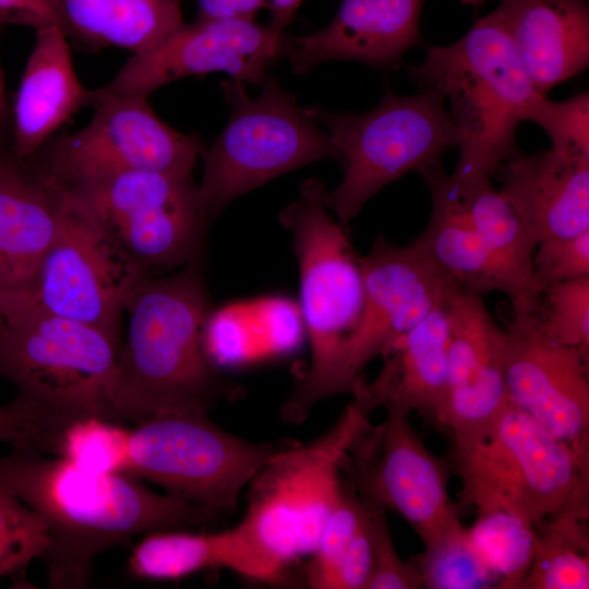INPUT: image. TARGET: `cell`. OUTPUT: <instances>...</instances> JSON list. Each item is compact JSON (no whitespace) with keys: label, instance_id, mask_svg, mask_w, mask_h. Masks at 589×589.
<instances>
[{"label":"cell","instance_id":"1","mask_svg":"<svg viewBox=\"0 0 589 589\" xmlns=\"http://www.w3.org/2000/svg\"><path fill=\"white\" fill-rule=\"evenodd\" d=\"M0 485L38 513L49 543L41 556L48 587L82 589L101 552L137 534L194 529L219 514L170 494H159L128 473H94L64 457L14 448L0 457Z\"/></svg>","mask_w":589,"mask_h":589},{"label":"cell","instance_id":"2","mask_svg":"<svg viewBox=\"0 0 589 589\" xmlns=\"http://www.w3.org/2000/svg\"><path fill=\"white\" fill-rule=\"evenodd\" d=\"M120 345L116 421L206 413L241 388L227 381L204 347L211 314L200 260L167 277L145 276L128 297Z\"/></svg>","mask_w":589,"mask_h":589},{"label":"cell","instance_id":"3","mask_svg":"<svg viewBox=\"0 0 589 589\" xmlns=\"http://www.w3.org/2000/svg\"><path fill=\"white\" fill-rule=\"evenodd\" d=\"M425 88L440 89L459 142L450 178L462 192L491 182L498 166L514 156L516 132L537 91L508 34L493 12L477 20L457 41L426 49L411 69Z\"/></svg>","mask_w":589,"mask_h":589},{"label":"cell","instance_id":"4","mask_svg":"<svg viewBox=\"0 0 589 589\" xmlns=\"http://www.w3.org/2000/svg\"><path fill=\"white\" fill-rule=\"evenodd\" d=\"M0 297L5 315L0 376L38 410L57 438L80 418L116 421L121 340L11 293Z\"/></svg>","mask_w":589,"mask_h":589},{"label":"cell","instance_id":"5","mask_svg":"<svg viewBox=\"0 0 589 589\" xmlns=\"http://www.w3.org/2000/svg\"><path fill=\"white\" fill-rule=\"evenodd\" d=\"M459 506L504 512L534 527L565 516L588 518L589 470L537 421L508 404L482 438L452 444Z\"/></svg>","mask_w":589,"mask_h":589},{"label":"cell","instance_id":"6","mask_svg":"<svg viewBox=\"0 0 589 589\" xmlns=\"http://www.w3.org/2000/svg\"><path fill=\"white\" fill-rule=\"evenodd\" d=\"M326 193L320 179H308L298 199L278 216L292 236L301 311L311 346V364L281 408V418L289 423L302 422L318 400L332 396L337 353L363 303L360 257L347 228L329 216Z\"/></svg>","mask_w":589,"mask_h":589},{"label":"cell","instance_id":"7","mask_svg":"<svg viewBox=\"0 0 589 589\" xmlns=\"http://www.w3.org/2000/svg\"><path fill=\"white\" fill-rule=\"evenodd\" d=\"M370 412L353 398L328 431L306 444L292 441L250 480L238 525L284 579L290 564L314 552L340 493L345 457Z\"/></svg>","mask_w":589,"mask_h":589},{"label":"cell","instance_id":"8","mask_svg":"<svg viewBox=\"0 0 589 589\" xmlns=\"http://www.w3.org/2000/svg\"><path fill=\"white\" fill-rule=\"evenodd\" d=\"M305 111L326 128L337 149L344 176L327 191L325 204L346 228L380 190L408 172L442 165L443 154L459 142L437 88L413 96L386 93L364 113L332 112L317 106Z\"/></svg>","mask_w":589,"mask_h":589},{"label":"cell","instance_id":"9","mask_svg":"<svg viewBox=\"0 0 589 589\" xmlns=\"http://www.w3.org/2000/svg\"><path fill=\"white\" fill-rule=\"evenodd\" d=\"M221 86L230 117L202 154L204 172L197 185L208 219L235 199L290 170L323 159L339 161L328 133L273 76L265 79L255 97L248 95L241 81L231 79Z\"/></svg>","mask_w":589,"mask_h":589},{"label":"cell","instance_id":"10","mask_svg":"<svg viewBox=\"0 0 589 589\" xmlns=\"http://www.w3.org/2000/svg\"><path fill=\"white\" fill-rule=\"evenodd\" d=\"M291 442H249L206 413L163 414L130 430L128 473L221 515L237 509L256 471Z\"/></svg>","mask_w":589,"mask_h":589},{"label":"cell","instance_id":"11","mask_svg":"<svg viewBox=\"0 0 589 589\" xmlns=\"http://www.w3.org/2000/svg\"><path fill=\"white\" fill-rule=\"evenodd\" d=\"M62 187L86 204L147 273L201 260L208 218L191 175L129 169Z\"/></svg>","mask_w":589,"mask_h":589},{"label":"cell","instance_id":"12","mask_svg":"<svg viewBox=\"0 0 589 589\" xmlns=\"http://www.w3.org/2000/svg\"><path fill=\"white\" fill-rule=\"evenodd\" d=\"M62 189L59 226L34 277L26 286L3 292L121 340L125 301L147 272L121 249L82 200Z\"/></svg>","mask_w":589,"mask_h":589},{"label":"cell","instance_id":"13","mask_svg":"<svg viewBox=\"0 0 589 589\" xmlns=\"http://www.w3.org/2000/svg\"><path fill=\"white\" fill-rule=\"evenodd\" d=\"M351 443L342 472L365 505L401 516L426 548L461 525L448 493V459L433 455L409 420L387 410Z\"/></svg>","mask_w":589,"mask_h":589},{"label":"cell","instance_id":"14","mask_svg":"<svg viewBox=\"0 0 589 589\" xmlns=\"http://www.w3.org/2000/svg\"><path fill=\"white\" fill-rule=\"evenodd\" d=\"M95 112L81 131L46 144L31 159L59 184L129 169L191 175L204 152L194 134L161 121L146 97L94 91Z\"/></svg>","mask_w":589,"mask_h":589},{"label":"cell","instance_id":"15","mask_svg":"<svg viewBox=\"0 0 589 589\" xmlns=\"http://www.w3.org/2000/svg\"><path fill=\"white\" fill-rule=\"evenodd\" d=\"M363 303L353 329L337 353L332 395H354L365 366L397 339L446 304L458 287L410 243L383 235L360 257Z\"/></svg>","mask_w":589,"mask_h":589},{"label":"cell","instance_id":"16","mask_svg":"<svg viewBox=\"0 0 589 589\" xmlns=\"http://www.w3.org/2000/svg\"><path fill=\"white\" fill-rule=\"evenodd\" d=\"M589 351L549 337L537 313H513L504 328L509 404L563 442L589 470Z\"/></svg>","mask_w":589,"mask_h":589},{"label":"cell","instance_id":"17","mask_svg":"<svg viewBox=\"0 0 589 589\" xmlns=\"http://www.w3.org/2000/svg\"><path fill=\"white\" fill-rule=\"evenodd\" d=\"M288 39L285 32L251 17L197 19L183 23L156 48L134 55L100 91L147 97L178 79L218 71L262 84L268 65L285 56Z\"/></svg>","mask_w":589,"mask_h":589},{"label":"cell","instance_id":"18","mask_svg":"<svg viewBox=\"0 0 589 589\" xmlns=\"http://www.w3.org/2000/svg\"><path fill=\"white\" fill-rule=\"evenodd\" d=\"M447 316L444 430L452 444L482 438L509 404L503 372L504 328L482 296L456 289Z\"/></svg>","mask_w":589,"mask_h":589},{"label":"cell","instance_id":"19","mask_svg":"<svg viewBox=\"0 0 589 589\" xmlns=\"http://www.w3.org/2000/svg\"><path fill=\"white\" fill-rule=\"evenodd\" d=\"M424 2L341 0L326 26L289 38L285 56L297 74L333 60L395 70L408 50L421 45L420 17Z\"/></svg>","mask_w":589,"mask_h":589},{"label":"cell","instance_id":"20","mask_svg":"<svg viewBox=\"0 0 589 589\" xmlns=\"http://www.w3.org/2000/svg\"><path fill=\"white\" fill-rule=\"evenodd\" d=\"M494 176L537 245L589 230V157L553 148L516 153Z\"/></svg>","mask_w":589,"mask_h":589},{"label":"cell","instance_id":"21","mask_svg":"<svg viewBox=\"0 0 589 589\" xmlns=\"http://www.w3.org/2000/svg\"><path fill=\"white\" fill-rule=\"evenodd\" d=\"M63 189L31 158L0 149V291L26 286L57 232Z\"/></svg>","mask_w":589,"mask_h":589},{"label":"cell","instance_id":"22","mask_svg":"<svg viewBox=\"0 0 589 589\" xmlns=\"http://www.w3.org/2000/svg\"><path fill=\"white\" fill-rule=\"evenodd\" d=\"M446 305V304H445ZM445 305L397 339L383 354V368L363 381L353 398L370 411L417 412L444 430L447 394V316Z\"/></svg>","mask_w":589,"mask_h":589},{"label":"cell","instance_id":"23","mask_svg":"<svg viewBox=\"0 0 589 589\" xmlns=\"http://www.w3.org/2000/svg\"><path fill=\"white\" fill-rule=\"evenodd\" d=\"M492 12L541 94L588 68L589 7L585 0H501Z\"/></svg>","mask_w":589,"mask_h":589},{"label":"cell","instance_id":"24","mask_svg":"<svg viewBox=\"0 0 589 589\" xmlns=\"http://www.w3.org/2000/svg\"><path fill=\"white\" fill-rule=\"evenodd\" d=\"M65 37L56 26L36 32L13 110L10 151L20 158L36 155L71 115L93 105L94 91L77 79Z\"/></svg>","mask_w":589,"mask_h":589},{"label":"cell","instance_id":"25","mask_svg":"<svg viewBox=\"0 0 589 589\" xmlns=\"http://www.w3.org/2000/svg\"><path fill=\"white\" fill-rule=\"evenodd\" d=\"M431 194V214L412 242L459 289L483 296L509 287L502 269L472 227L450 175L443 166L420 173Z\"/></svg>","mask_w":589,"mask_h":589},{"label":"cell","instance_id":"26","mask_svg":"<svg viewBox=\"0 0 589 589\" xmlns=\"http://www.w3.org/2000/svg\"><path fill=\"white\" fill-rule=\"evenodd\" d=\"M218 567L272 585L285 580L260 555L239 525L213 532L168 529L144 534L127 563L128 573L143 580H175Z\"/></svg>","mask_w":589,"mask_h":589},{"label":"cell","instance_id":"27","mask_svg":"<svg viewBox=\"0 0 589 589\" xmlns=\"http://www.w3.org/2000/svg\"><path fill=\"white\" fill-rule=\"evenodd\" d=\"M69 36L147 52L184 22L179 0H55Z\"/></svg>","mask_w":589,"mask_h":589},{"label":"cell","instance_id":"28","mask_svg":"<svg viewBox=\"0 0 589 589\" xmlns=\"http://www.w3.org/2000/svg\"><path fill=\"white\" fill-rule=\"evenodd\" d=\"M459 193L472 227L506 277L513 312H539L542 293L533 276L537 243L512 205L492 182Z\"/></svg>","mask_w":589,"mask_h":589},{"label":"cell","instance_id":"29","mask_svg":"<svg viewBox=\"0 0 589 589\" xmlns=\"http://www.w3.org/2000/svg\"><path fill=\"white\" fill-rule=\"evenodd\" d=\"M587 519L561 517L533 527V553L520 589H588Z\"/></svg>","mask_w":589,"mask_h":589},{"label":"cell","instance_id":"30","mask_svg":"<svg viewBox=\"0 0 589 589\" xmlns=\"http://www.w3.org/2000/svg\"><path fill=\"white\" fill-rule=\"evenodd\" d=\"M468 537L493 575L497 588L520 589L533 553V527L495 510L478 514Z\"/></svg>","mask_w":589,"mask_h":589},{"label":"cell","instance_id":"31","mask_svg":"<svg viewBox=\"0 0 589 589\" xmlns=\"http://www.w3.org/2000/svg\"><path fill=\"white\" fill-rule=\"evenodd\" d=\"M130 430L97 416L80 418L61 430L55 454L89 472L128 473Z\"/></svg>","mask_w":589,"mask_h":589},{"label":"cell","instance_id":"32","mask_svg":"<svg viewBox=\"0 0 589 589\" xmlns=\"http://www.w3.org/2000/svg\"><path fill=\"white\" fill-rule=\"evenodd\" d=\"M412 560L422 588H497L493 575L471 543L462 524L424 548L423 553Z\"/></svg>","mask_w":589,"mask_h":589},{"label":"cell","instance_id":"33","mask_svg":"<svg viewBox=\"0 0 589 589\" xmlns=\"http://www.w3.org/2000/svg\"><path fill=\"white\" fill-rule=\"evenodd\" d=\"M369 507L351 482L342 476L337 502L327 518L312 558L304 568L310 588L332 589L337 568L368 516Z\"/></svg>","mask_w":589,"mask_h":589},{"label":"cell","instance_id":"34","mask_svg":"<svg viewBox=\"0 0 589 589\" xmlns=\"http://www.w3.org/2000/svg\"><path fill=\"white\" fill-rule=\"evenodd\" d=\"M49 543L43 517L0 485V578L41 558Z\"/></svg>","mask_w":589,"mask_h":589},{"label":"cell","instance_id":"35","mask_svg":"<svg viewBox=\"0 0 589 589\" xmlns=\"http://www.w3.org/2000/svg\"><path fill=\"white\" fill-rule=\"evenodd\" d=\"M538 316L549 337L589 351V276L546 287Z\"/></svg>","mask_w":589,"mask_h":589},{"label":"cell","instance_id":"36","mask_svg":"<svg viewBox=\"0 0 589 589\" xmlns=\"http://www.w3.org/2000/svg\"><path fill=\"white\" fill-rule=\"evenodd\" d=\"M525 121L539 125L554 151L589 157V94L579 93L554 101L544 94L529 106Z\"/></svg>","mask_w":589,"mask_h":589},{"label":"cell","instance_id":"37","mask_svg":"<svg viewBox=\"0 0 589 589\" xmlns=\"http://www.w3.org/2000/svg\"><path fill=\"white\" fill-rule=\"evenodd\" d=\"M533 276L541 293L553 284L589 276V230L539 242L533 254Z\"/></svg>","mask_w":589,"mask_h":589},{"label":"cell","instance_id":"38","mask_svg":"<svg viewBox=\"0 0 589 589\" xmlns=\"http://www.w3.org/2000/svg\"><path fill=\"white\" fill-rule=\"evenodd\" d=\"M370 513L373 540V566L366 589L422 588L414 561L401 560L395 548L386 521V512L370 507Z\"/></svg>","mask_w":589,"mask_h":589},{"label":"cell","instance_id":"39","mask_svg":"<svg viewBox=\"0 0 589 589\" xmlns=\"http://www.w3.org/2000/svg\"><path fill=\"white\" fill-rule=\"evenodd\" d=\"M0 440L12 443L14 448L47 453L53 432L38 410L17 396L11 402L0 405Z\"/></svg>","mask_w":589,"mask_h":589},{"label":"cell","instance_id":"40","mask_svg":"<svg viewBox=\"0 0 589 589\" xmlns=\"http://www.w3.org/2000/svg\"><path fill=\"white\" fill-rule=\"evenodd\" d=\"M372 566L373 540L369 507L364 522L351 541L337 568L332 589H366L372 574Z\"/></svg>","mask_w":589,"mask_h":589},{"label":"cell","instance_id":"41","mask_svg":"<svg viewBox=\"0 0 589 589\" xmlns=\"http://www.w3.org/2000/svg\"><path fill=\"white\" fill-rule=\"evenodd\" d=\"M0 24L25 25L36 29L56 26L69 36L55 0H0Z\"/></svg>","mask_w":589,"mask_h":589},{"label":"cell","instance_id":"42","mask_svg":"<svg viewBox=\"0 0 589 589\" xmlns=\"http://www.w3.org/2000/svg\"><path fill=\"white\" fill-rule=\"evenodd\" d=\"M197 19L251 17L266 0H197Z\"/></svg>","mask_w":589,"mask_h":589},{"label":"cell","instance_id":"43","mask_svg":"<svg viewBox=\"0 0 589 589\" xmlns=\"http://www.w3.org/2000/svg\"><path fill=\"white\" fill-rule=\"evenodd\" d=\"M303 0H268L267 4L271 14V26L285 32V28L291 23L298 8Z\"/></svg>","mask_w":589,"mask_h":589},{"label":"cell","instance_id":"44","mask_svg":"<svg viewBox=\"0 0 589 589\" xmlns=\"http://www.w3.org/2000/svg\"><path fill=\"white\" fill-rule=\"evenodd\" d=\"M10 124V115L5 97L4 75L0 67V140Z\"/></svg>","mask_w":589,"mask_h":589},{"label":"cell","instance_id":"45","mask_svg":"<svg viewBox=\"0 0 589 589\" xmlns=\"http://www.w3.org/2000/svg\"><path fill=\"white\" fill-rule=\"evenodd\" d=\"M5 327V315L3 312L2 303H1V297H0V338L4 332Z\"/></svg>","mask_w":589,"mask_h":589},{"label":"cell","instance_id":"46","mask_svg":"<svg viewBox=\"0 0 589 589\" xmlns=\"http://www.w3.org/2000/svg\"><path fill=\"white\" fill-rule=\"evenodd\" d=\"M465 4L478 5L483 3L486 0H460Z\"/></svg>","mask_w":589,"mask_h":589}]
</instances>
